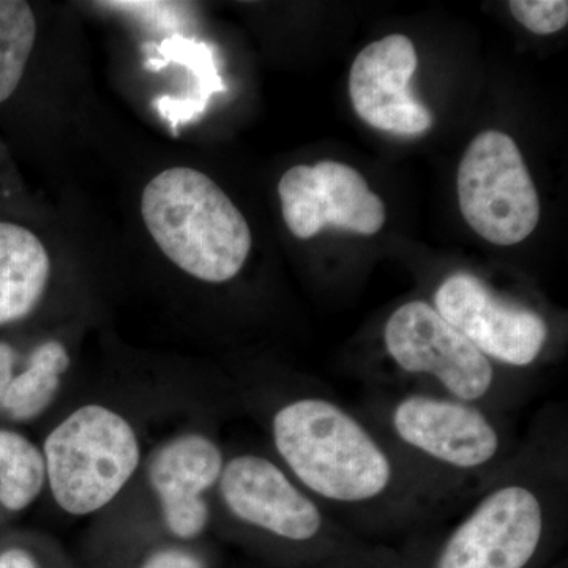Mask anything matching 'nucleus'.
<instances>
[{"label":"nucleus","instance_id":"obj_1","mask_svg":"<svg viewBox=\"0 0 568 568\" xmlns=\"http://www.w3.org/2000/svg\"><path fill=\"white\" fill-rule=\"evenodd\" d=\"M141 215L160 252L200 282H230L252 252L245 216L219 183L193 168L156 174L142 190Z\"/></svg>","mask_w":568,"mask_h":568},{"label":"nucleus","instance_id":"obj_2","mask_svg":"<svg viewBox=\"0 0 568 568\" xmlns=\"http://www.w3.org/2000/svg\"><path fill=\"white\" fill-rule=\"evenodd\" d=\"M280 457L308 491L334 503L357 504L387 491L390 458L343 407L301 398L276 410L272 422Z\"/></svg>","mask_w":568,"mask_h":568},{"label":"nucleus","instance_id":"obj_3","mask_svg":"<svg viewBox=\"0 0 568 568\" xmlns=\"http://www.w3.org/2000/svg\"><path fill=\"white\" fill-rule=\"evenodd\" d=\"M47 484L65 514H95L118 497L141 462L132 424L106 406L73 410L44 440Z\"/></svg>","mask_w":568,"mask_h":568},{"label":"nucleus","instance_id":"obj_4","mask_svg":"<svg viewBox=\"0 0 568 568\" xmlns=\"http://www.w3.org/2000/svg\"><path fill=\"white\" fill-rule=\"evenodd\" d=\"M458 201L467 224L499 246L521 244L540 220V201L517 142L488 130L470 142L458 170Z\"/></svg>","mask_w":568,"mask_h":568},{"label":"nucleus","instance_id":"obj_5","mask_svg":"<svg viewBox=\"0 0 568 568\" xmlns=\"http://www.w3.org/2000/svg\"><path fill=\"white\" fill-rule=\"evenodd\" d=\"M384 343L399 368L435 377L459 402L484 398L495 383L491 361L424 301L407 302L392 313Z\"/></svg>","mask_w":568,"mask_h":568},{"label":"nucleus","instance_id":"obj_6","mask_svg":"<svg viewBox=\"0 0 568 568\" xmlns=\"http://www.w3.org/2000/svg\"><path fill=\"white\" fill-rule=\"evenodd\" d=\"M545 515L525 485L496 488L448 536L435 568H526L540 548Z\"/></svg>","mask_w":568,"mask_h":568},{"label":"nucleus","instance_id":"obj_7","mask_svg":"<svg viewBox=\"0 0 568 568\" xmlns=\"http://www.w3.org/2000/svg\"><path fill=\"white\" fill-rule=\"evenodd\" d=\"M278 196L284 223L301 241L328 226L375 235L386 223V205L364 175L334 160L291 168L280 179Z\"/></svg>","mask_w":568,"mask_h":568},{"label":"nucleus","instance_id":"obj_8","mask_svg":"<svg viewBox=\"0 0 568 568\" xmlns=\"http://www.w3.org/2000/svg\"><path fill=\"white\" fill-rule=\"evenodd\" d=\"M435 308L485 357L517 368L532 365L548 339V325L534 310L506 301L467 272L447 276Z\"/></svg>","mask_w":568,"mask_h":568},{"label":"nucleus","instance_id":"obj_9","mask_svg":"<svg viewBox=\"0 0 568 568\" xmlns=\"http://www.w3.org/2000/svg\"><path fill=\"white\" fill-rule=\"evenodd\" d=\"M417 51L402 33H392L358 52L351 67L349 95L358 118L381 132L417 136L433 126L432 111L410 89Z\"/></svg>","mask_w":568,"mask_h":568},{"label":"nucleus","instance_id":"obj_10","mask_svg":"<svg viewBox=\"0 0 568 568\" xmlns=\"http://www.w3.org/2000/svg\"><path fill=\"white\" fill-rule=\"evenodd\" d=\"M224 506L239 521L282 540L305 544L320 536V507L275 463L241 455L224 463L219 480Z\"/></svg>","mask_w":568,"mask_h":568},{"label":"nucleus","instance_id":"obj_11","mask_svg":"<svg viewBox=\"0 0 568 568\" xmlns=\"http://www.w3.org/2000/svg\"><path fill=\"white\" fill-rule=\"evenodd\" d=\"M392 425L407 446L455 469L487 466L499 454V433L474 403L409 395L395 406Z\"/></svg>","mask_w":568,"mask_h":568},{"label":"nucleus","instance_id":"obj_12","mask_svg":"<svg viewBox=\"0 0 568 568\" xmlns=\"http://www.w3.org/2000/svg\"><path fill=\"white\" fill-rule=\"evenodd\" d=\"M223 467L222 450L203 435L175 437L156 452L149 480L171 536L189 541L207 529L211 511L203 496L219 484Z\"/></svg>","mask_w":568,"mask_h":568},{"label":"nucleus","instance_id":"obj_13","mask_svg":"<svg viewBox=\"0 0 568 568\" xmlns=\"http://www.w3.org/2000/svg\"><path fill=\"white\" fill-rule=\"evenodd\" d=\"M51 256L24 224L0 219V327L20 323L40 305L51 280Z\"/></svg>","mask_w":568,"mask_h":568},{"label":"nucleus","instance_id":"obj_14","mask_svg":"<svg viewBox=\"0 0 568 568\" xmlns=\"http://www.w3.org/2000/svg\"><path fill=\"white\" fill-rule=\"evenodd\" d=\"M70 355L58 339H48L32 351L28 368L13 375L0 410L14 420H29L40 416L51 405L63 373L69 369Z\"/></svg>","mask_w":568,"mask_h":568},{"label":"nucleus","instance_id":"obj_15","mask_svg":"<svg viewBox=\"0 0 568 568\" xmlns=\"http://www.w3.org/2000/svg\"><path fill=\"white\" fill-rule=\"evenodd\" d=\"M44 485L43 452L20 433L0 429V504L10 511L24 510Z\"/></svg>","mask_w":568,"mask_h":568},{"label":"nucleus","instance_id":"obj_16","mask_svg":"<svg viewBox=\"0 0 568 568\" xmlns=\"http://www.w3.org/2000/svg\"><path fill=\"white\" fill-rule=\"evenodd\" d=\"M39 26L31 3L24 0H0V104L9 102L20 88Z\"/></svg>","mask_w":568,"mask_h":568},{"label":"nucleus","instance_id":"obj_17","mask_svg":"<svg viewBox=\"0 0 568 568\" xmlns=\"http://www.w3.org/2000/svg\"><path fill=\"white\" fill-rule=\"evenodd\" d=\"M508 9L519 24L536 36H551L568 24L566 0H511Z\"/></svg>","mask_w":568,"mask_h":568},{"label":"nucleus","instance_id":"obj_18","mask_svg":"<svg viewBox=\"0 0 568 568\" xmlns=\"http://www.w3.org/2000/svg\"><path fill=\"white\" fill-rule=\"evenodd\" d=\"M136 568H211L207 560L185 547H160L152 549L138 564Z\"/></svg>","mask_w":568,"mask_h":568},{"label":"nucleus","instance_id":"obj_19","mask_svg":"<svg viewBox=\"0 0 568 568\" xmlns=\"http://www.w3.org/2000/svg\"><path fill=\"white\" fill-rule=\"evenodd\" d=\"M0 568H44L39 556L29 549L13 547L0 552Z\"/></svg>","mask_w":568,"mask_h":568},{"label":"nucleus","instance_id":"obj_20","mask_svg":"<svg viewBox=\"0 0 568 568\" xmlns=\"http://www.w3.org/2000/svg\"><path fill=\"white\" fill-rule=\"evenodd\" d=\"M14 355L13 346L9 343L0 342V402L9 388L14 375Z\"/></svg>","mask_w":568,"mask_h":568}]
</instances>
